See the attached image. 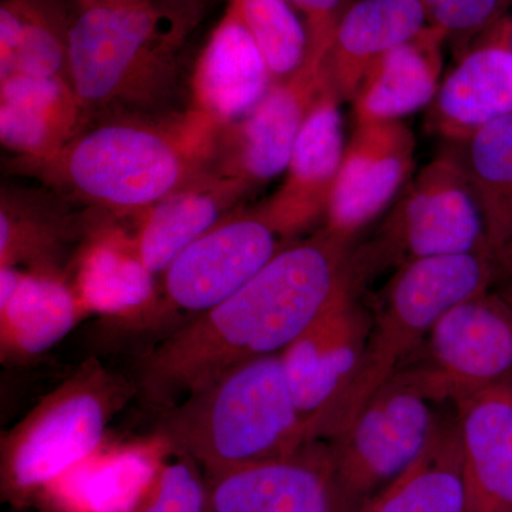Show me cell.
Returning a JSON list of instances; mask_svg holds the SVG:
<instances>
[{
    "label": "cell",
    "instance_id": "1",
    "mask_svg": "<svg viewBox=\"0 0 512 512\" xmlns=\"http://www.w3.org/2000/svg\"><path fill=\"white\" fill-rule=\"evenodd\" d=\"M353 252L325 227L285 244L244 288L143 360L146 399L168 410L232 367L281 355L355 278Z\"/></svg>",
    "mask_w": 512,
    "mask_h": 512
},
{
    "label": "cell",
    "instance_id": "2",
    "mask_svg": "<svg viewBox=\"0 0 512 512\" xmlns=\"http://www.w3.org/2000/svg\"><path fill=\"white\" fill-rule=\"evenodd\" d=\"M207 0H110L72 13L69 77L87 124L181 111L184 50ZM188 109V107H187Z\"/></svg>",
    "mask_w": 512,
    "mask_h": 512
},
{
    "label": "cell",
    "instance_id": "3",
    "mask_svg": "<svg viewBox=\"0 0 512 512\" xmlns=\"http://www.w3.org/2000/svg\"><path fill=\"white\" fill-rule=\"evenodd\" d=\"M218 130L191 107L106 117L87 124L57 156L15 163V171L96 210L140 215L210 165Z\"/></svg>",
    "mask_w": 512,
    "mask_h": 512
},
{
    "label": "cell",
    "instance_id": "4",
    "mask_svg": "<svg viewBox=\"0 0 512 512\" xmlns=\"http://www.w3.org/2000/svg\"><path fill=\"white\" fill-rule=\"evenodd\" d=\"M165 437L215 478L285 460L315 443L286 379L281 355L232 367L168 409Z\"/></svg>",
    "mask_w": 512,
    "mask_h": 512
},
{
    "label": "cell",
    "instance_id": "5",
    "mask_svg": "<svg viewBox=\"0 0 512 512\" xmlns=\"http://www.w3.org/2000/svg\"><path fill=\"white\" fill-rule=\"evenodd\" d=\"M498 278L490 256L477 252L433 256L397 269L373 316L355 379L323 421L316 441L335 439L419 348L448 309L490 291Z\"/></svg>",
    "mask_w": 512,
    "mask_h": 512
},
{
    "label": "cell",
    "instance_id": "6",
    "mask_svg": "<svg viewBox=\"0 0 512 512\" xmlns=\"http://www.w3.org/2000/svg\"><path fill=\"white\" fill-rule=\"evenodd\" d=\"M431 402L396 373L330 440L335 512H362L419 460L441 419Z\"/></svg>",
    "mask_w": 512,
    "mask_h": 512
},
{
    "label": "cell",
    "instance_id": "7",
    "mask_svg": "<svg viewBox=\"0 0 512 512\" xmlns=\"http://www.w3.org/2000/svg\"><path fill=\"white\" fill-rule=\"evenodd\" d=\"M474 252L488 255L483 214L464 158L446 153L407 185L375 241L355 249V262L367 282L384 266Z\"/></svg>",
    "mask_w": 512,
    "mask_h": 512
},
{
    "label": "cell",
    "instance_id": "8",
    "mask_svg": "<svg viewBox=\"0 0 512 512\" xmlns=\"http://www.w3.org/2000/svg\"><path fill=\"white\" fill-rule=\"evenodd\" d=\"M123 390L100 366L87 365L46 397L3 441L8 490L32 493L92 456Z\"/></svg>",
    "mask_w": 512,
    "mask_h": 512
},
{
    "label": "cell",
    "instance_id": "9",
    "mask_svg": "<svg viewBox=\"0 0 512 512\" xmlns=\"http://www.w3.org/2000/svg\"><path fill=\"white\" fill-rule=\"evenodd\" d=\"M396 373L431 402L453 406L512 376L507 293L484 292L448 309Z\"/></svg>",
    "mask_w": 512,
    "mask_h": 512
},
{
    "label": "cell",
    "instance_id": "10",
    "mask_svg": "<svg viewBox=\"0 0 512 512\" xmlns=\"http://www.w3.org/2000/svg\"><path fill=\"white\" fill-rule=\"evenodd\" d=\"M362 291L355 275L281 353L293 400L312 441L355 379L365 355L375 312L363 303Z\"/></svg>",
    "mask_w": 512,
    "mask_h": 512
},
{
    "label": "cell",
    "instance_id": "11",
    "mask_svg": "<svg viewBox=\"0 0 512 512\" xmlns=\"http://www.w3.org/2000/svg\"><path fill=\"white\" fill-rule=\"evenodd\" d=\"M326 79V63L305 62L298 73L272 84L248 114L220 127L208 167L251 194L285 174L303 121Z\"/></svg>",
    "mask_w": 512,
    "mask_h": 512
},
{
    "label": "cell",
    "instance_id": "12",
    "mask_svg": "<svg viewBox=\"0 0 512 512\" xmlns=\"http://www.w3.org/2000/svg\"><path fill=\"white\" fill-rule=\"evenodd\" d=\"M256 208L229 212L185 248L164 272L167 298L183 311H210L227 301L284 247Z\"/></svg>",
    "mask_w": 512,
    "mask_h": 512
},
{
    "label": "cell",
    "instance_id": "13",
    "mask_svg": "<svg viewBox=\"0 0 512 512\" xmlns=\"http://www.w3.org/2000/svg\"><path fill=\"white\" fill-rule=\"evenodd\" d=\"M416 138L403 121L357 124L333 185L325 227L355 242L412 175Z\"/></svg>",
    "mask_w": 512,
    "mask_h": 512
},
{
    "label": "cell",
    "instance_id": "14",
    "mask_svg": "<svg viewBox=\"0 0 512 512\" xmlns=\"http://www.w3.org/2000/svg\"><path fill=\"white\" fill-rule=\"evenodd\" d=\"M343 153L340 96L328 72L296 138L284 183L256 207L282 238L305 231L320 218L325 220Z\"/></svg>",
    "mask_w": 512,
    "mask_h": 512
},
{
    "label": "cell",
    "instance_id": "15",
    "mask_svg": "<svg viewBox=\"0 0 512 512\" xmlns=\"http://www.w3.org/2000/svg\"><path fill=\"white\" fill-rule=\"evenodd\" d=\"M512 114V35L508 13L461 53L430 104L429 126L467 143L481 128Z\"/></svg>",
    "mask_w": 512,
    "mask_h": 512
},
{
    "label": "cell",
    "instance_id": "16",
    "mask_svg": "<svg viewBox=\"0 0 512 512\" xmlns=\"http://www.w3.org/2000/svg\"><path fill=\"white\" fill-rule=\"evenodd\" d=\"M274 84L254 36L234 5L212 29L188 79V107L217 126L237 121L264 99Z\"/></svg>",
    "mask_w": 512,
    "mask_h": 512
},
{
    "label": "cell",
    "instance_id": "17",
    "mask_svg": "<svg viewBox=\"0 0 512 512\" xmlns=\"http://www.w3.org/2000/svg\"><path fill=\"white\" fill-rule=\"evenodd\" d=\"M467 512H512V376L454 404Z\"/></svg>",
    "mask_w": 512,
    "mask_h": 512
},
{
    "label": "cell",
    "instance_id": "18",
    "mask_svg": "<svg viewBox=\"0 0 512 512\" xmlns=\"http://www.w3.org/2000/svg\"><path fill=\"white\" fill-rule=\"evenodd\" d=\"M315 443L285 460L239 468L218 477L211 511L335 512L329 450L313 447Z\"/></svg>",
    "mask_w": 512,
    "mask_h": 512
},
{
    "label": "cell",
    "instance_id": "19",
    "mask_svg": "<svg viewBox=\"0 0 512 512\" xmlns=\"http://www.w3.org/2000/svg\"><path fill=\"white\" fill-rule=\"evenodd\" d=\"M86 126L69 82L22 74L0 82V141L15 163L50 160Z\"/></svg>",
    "mask_w": 512,
    "mask_h": 512
},
{
    "label": "cell",
    "instance_id": "20",
    "mask_svg": "<svg viewBox=\"0 0 512 512\" xmlns=\"http://www.w3.org/2000/svg\"><path fill=\"white\" fill-rule=\"evenodd\" d=\"M251 195L242 185L205 168L138 215L134 241L144 264L154 275L164 274L185 248Z\"/></svg>",
    "mask_w": 512,
    "mask_h": 512
},
{
    "label": "cell",
    "instance_id": "21",
    "mask_svg": "<svg viewBox=\"0 0 512 512\" xmlns=\"http://www.w3.org/2000/svg\"><path fill=\"white\" fill-rule=\"evenodd\" d=\"M447 35L427 26L409 42L390 50L363 77L353 97L357 124L402 121L433 103L443 72Z\"/></svg>",
    "mask_w": 512,
    "mask_h": 512
},
{
    "label": "cell",
    "instance_id": "22",
    "mask_svg": "<svg viewBox=\"0 0 512 512\" xmlns=\"http://www.w3.org/2000/svg\"><path fill=\"white\" fill-rule=\"evenodd\" d=\"M429 25L420 0H352L336 26L326 59L340 99L352 101L380 57Z\"/></svg>",
    "mask_w": 512,
    "mask_h": 512
},
{
    "label": "cell",
    "instance_id": "23",
    "mask_svg": "<svg viewBox=\"0 0 512 512\" xmlns=\"http://www.w3.org/2000/svg\"><path fill=\"white\" fill-rule=\"evenodd\" d=\"M82 224L60 194L3 185L0 194V268L29 266L59 272L67 249L82 237Z\"/></svg>",
    "mask_w": 512,
    "mask_h": 512
},
{
    "label": "cell",
    "instance_id": "24",
    "mask_svg": "<svg viewBox=\"0 0 512 512\" xmlns=\"http://www.w3.org/2000/svg\"><path fill=\"white\" fill-rule=\"evenodd\" d=\"M73 289L86 312L127 315L154 301V274L134 237L119 229L93 231L76 258Z\"/></svg>",
    "mask_w": 512,
    "mask_h": 512
},
{
    "label": "cell",
    "instance_id": "25",
    "mask_svg": "<svg viewBox=\"0 0 512 512\" xmlns=\"http://www.w3.org/2000/svg\"><path fill=\"white\" fill-rule=\"evenodd\" d=\"M70 26L63 0H2L0 82L22 74L70 83Z\"/></svg>",
    "mask_w": 512,
    "mask_h": 512
},
{
    "label": "cell",
    "instance_id": "26",
    "mask_svg": "<svg viewBox=\"0 0 512 512\" xmlns=\"http://www.w3.org/2000/svg\"><path fill=\"white\" fill-rule=\"evenodd\" d=\"M84 312L62 275L23 272L12 298L0 303L3 353L42 355L72 332Z\"/></svg>",
    "mask_w": 512,
    "mask_h": 512
},
{
    "label": "cell",
    "instance_id": "27",
    "mask_svg": "<svg viewBox=\"0 0 512 512\" xmlns=\"http://www.w3.org/2000/svg\"><path fill=\"white\" fill-rule=\"evenodd\" d=\"M362 512H467L456 416L443 417L419 460Z\"/></svg>",
    "mask_w": 512,
    "mask_h": 512
},
{
    "label": "cell",
    "instance_id": "28",
    "mask_svg": "<svg viewBox=\"0 0 512 512\" xmlns=\"http://www.w3.org/2000/svg\"><path fill=\"white\" fill-rule=\"evenodd\" d=\"M463 156L483 214L487 252L500 278L512 275V114L467 141Z\"/></svg>",
    "mask_w": 512,
    "mask_h": 512
},
{
    "label": "cell",
    "instance_id": "29",
    "mask_svg": "<svg viewBox=\"0 0 512 512\" xmlns=\"http://www.w3.org/2000/svg\"><path fill=\"white\" fill-rule=\"evenodd\" d=\"M156 460L144 451L110 454L67 471L64 498L76 512H133L156 477Z\"/></svg>",
    "mask_w": 512,
    "mask_h": 512
},
{
    "label": "cell",
    "instance_id": "30",
    "mask_svg": "<svg viewBox=\"0 0 512 512\" xmlns=\"http://www.w3.org/2000/svg\"><path fill=\"white\" fill-rule=\"evenodd\" d=\"M235 6L275 82L298 73L308 59L305 22L288 0H227Z\"/></svg>",
    "mask_w": 512,
    "mask_h": 512
},
{
    "label": "cell",
    "instance_id": "31",
    "mask_svg": "<svg viewBox=\"0 0 512 512\" xmlns=\"http://www.w3.org/2000/svg\"><path fill=\"white\" fill-rule=\"evenodd\" d=\"M431 26L443 30L461 50L497 25L512 0H420Z\"/></svg>",
    "mask_w": 512,
    "mask_h": 512
},
{
    "label": "cell",
    "instance_id": "32",
    "mask_svg": "<svg viewBox=\"0 0 512 512\" xmlns=\"http://www.w3.org/2000/svg\"><path fill=\"white\" fill-rule=\"evenodd\" d=\"M205 504L207 495L194 468L178 461L164 468L156 498L143 512H204Z\"/></svg>",
    "mask_w": 512,
    "mask_h": 512
},
{
    "label": "cell",
    "instance_id": "33",
    "mask_svg": "<svg viewBox=\"0 0 512 512\" xmlns=\"http://www.w3.org/2000/svg\"><path fill=\"white\" fill-rule=\"evenodd\" d=\"M301 13L308 32L306 62L325 64L336 26L352 0H288Z\"/></svg>",
    "mask_w": 512,
    "mask_h": 512
},
{
    "label": "cell",
    "instance_id": "34",
    "mask_svg": "<svg viewBox=\"0 0 512 512\" xmlns=\"http://www.w3.org/2000/svg\"><path fill=\"white\" fill-rule=\"evenodd\" d=\"M100 2H110V0H76V5H93Z\"/></svg>",
    "mask_w": 512,
    "mask_h": 512
},
{
    "label": "cell",
    "instance_id": "35",
    "mask_svg": "<svg viewBox=\"0 0 512 512\" xmlns=\"http://www.w3.org/2000/svg\"><path fill=\"white\" fill-rule=\"evenodd\" d=\"M510 279H511V285H510V289H508V291H507V295H508V298H510L512 301V275L510 276Z\"/></svg>",
    "mask_w": 512,
    "mask_h": 512
}]
</instances>
